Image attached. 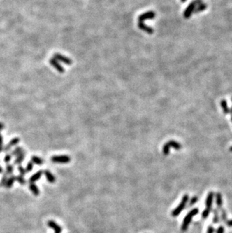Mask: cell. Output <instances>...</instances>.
Instances as JSON below:
<instances>
[{
	"mask_svg": "<svg viewBox=\"0 0 232 233\" xmlns=\"http://www.w3.org/2000/svg\"><path fill=\"white\" fill-rule=\"evenodd\" d=\"M214 232H215V230H214L213 226H209L208 228H207V233H214Z\"/></svg>",
	"mask_w": 232,
	"mask_h": 233,
	"instance_id": "cell-32",
	"label": "cell"
},
{
	"mask_svg": "<svg viewBox=\"0 0 232 233\" xmlns=\"http://www.w3.org/2000/svg\"><path fill=\"white\" fill-rule=\"evenodd\" d=\"M48 226L55 230V233H61L62 228L57 223L53 220L48 221Z\"/></svg>",
	"mask_w": 232,
	"mask_h": 233,
	"instance_id": "cell-10",
	"label": "cell"
},
{
	"mask_svg": "<svg viewBox=\"0 0 232 233\" xmlns=\"http://www.w3.org/2000/svg\"><path fill=\"white\" fill-rule=\"evenodd\" d=\"M171 147L174 148L176 150H180V149H182V145L177 141H175V140H170L167 143L164 145L163 149H162V152H163V154L164 155H167L170 153V149Z\"/></svg>",
	"mask_w": 232,
	"mask_h": 233,
	"instance_id": "cell-5",
	"label": "cell"
},
{
	"mask_svg": "<svg viewBox=\"0 0 232 233\" xmlns=\"http://www.w3.org/2000/svg\"><path fill=\"white\" fill-rule=\"evenodd\" d=\"M2 172H3V168L2 167H0V174L2 173Z\"/></svg>",
	"mask_w": 232,
	"mask_h": 233,
	"instance_id": "cell-36",
	"label": "cell"
},
{
	"mask_svg": "<svg viewBox=\"0 0 232 233\" xmlns=\"http://www.w3.org/2000/svg\"><path fill=\"white\" fill-rule=\"evenodd\" d=\"M198 198L197 196H193L191 199H190V202H189V206L190 207H191V206H193L194 204H195L197 202H198Z\"/></svg>",
	"mask_w": 232,
	"mask_h": 233,
	"instance_id": "cell-27",
	"label": "cell"
},
{
	"mask_svg": "<svg viewBox=\"0 0 232 233\" xmlns=\"http://www.w3.org/2000/svg\"><path fill=\"white\" fill-rule=\"evenodd\" d=\"M155 17V13L152 11H148L146 13H144L143 15H140L138 18V20L140 21H143L145 20H151V19H154Z\"/></svg>",
	"mask_w": 232,
	"mask_h": 233,
	"instance_id": "cell-9",
	"label": "cell"
},
{
	"mask_svg": "<svg viewBox=\"0 0 232 233\" xmlns=\"http://www.w3.org/2000/svg\"><path fill=\"white\" fill-rule=\"evenodd\" d=\"M225 232V229L222 226H219L218 227L217 231H216V233H224Z\"/></svg>",
	"mask_w": 232,
	"mask_h": 233,
	"instance_id": "cell-33",
	"label": "cell"
},
{
	"mask_svg": "<svg viewBox=\"0 0 232 233\" xmlns=\"http://www.w3.org/2000/svg\"><path fill=\"white\" fill-rule=\"evenodd\" d=\"M23 152H24L23 148L17 147L14 151H12V153H11V155H16L17 156V155H18L19 154H20V153H23Z\"/></svg>",
	"mask_w": 232,
	"mask_h": 233,
	"instance_id": "cell-23",
	"label": "cell"
},
{
	"mask_svg": "<svg viewBox=\"0 0 232 233\" xmlns=\"http://www.w3.org/2000/svg\"><path fill=\"white\" fill-rule=\"evenodd\" d=\"M220 105H221L223 113H224L225 115H228V114L230 113V109H229V106H228V103H227L226 100H222Z\"/></svg>",
	"mask_w": 232,
	"mask_h": 233,
	"instance_id": "cell-13",
	"label": "cell"
},
{
	"mask_svg": "<svg viewBox=\"0 0 232 233\" xmlns=\"http://www.w3.org/2000/svg\"><path fill=\"white\" fill-rule=\"evenodd\" d=\"M29 190H30V191L33 192V194L34 195H39V190H38V186L36 185V184L34 183H30L29 184Z\"/></svg>",
	"mask_w": 232,
	"mask_h": 233,
	"instance_id": "cell-18",
	"label": "cell"
},
{
	"mask_svg": "<svg viewBox=\"0 0 232 233\" xmlns=\"http://www.w3.org/2000/svg\"><path fill=\"white\" fill-rule=\"evenodd\" d=\"M11 155H9V154H7V155H6V156H5V159H4V161H5V162H6V164H8V162L11 161Z\"/></svg>",
	"mask_w": 232,
	"mask_h": 233,
	"instance_id": "cell-30",
	"label": "cell"
},
{
	"mask_svg": "<svg viewBox=\"0 0 232 233\" xmlns=\"http://www.w3.org/2000/svg\"><path fill=\"white\" fill-rule=\"evenodd\" d=\"M8 175L7 174L4 173L3 174V177H2V180H1V182H0V185L2 186H6V182H7L8 180Z\"/></svg>",
	"mask_w": 232,
	"mask_h": 233,
	"instance_id": "cell-24",
	"label": "cell"
},
{
	"mask_svg": "<svg viewBox=\"0 0 232 233\" xmlns=\"http://www.w3.org/2000/svg\"><path fill=\"white\" fill-rule=\"evenodd\" d=\"M20 138H18V137H15V138H13L12 140L10 141L9 143H8V144L7 146H6V147L4 148V151L5 152H7L10 149H11L12 146H15V145H17V144L19 142H20Z\"/></svg>",
	"mask_w": 232,
	"mask_h": 233,
	"instance_id": "cell-11",
	"label": "cell"
},
{
	"mask_svg": "<svg viewBox=\"0 0 232 233\" xmlns=\"http://www.w3.org/2000/svg\"><path fill=\"white\" fill-rule=\"evenodd\" d=\"M225 224H226L227 226H229V227H232V220H227L226 222H225Z\"/></svg>",
	"mask_w": 232,
	"mask_h": 233,
	"instance_id": "cell-34",
	"label": "cell"
},
{
	"mask_svg": "<svg viewBox=\"0 0 232 233\" xmlns=\"http://www.w3.org/2000/svg\"><path fill=\"white\" fill-rule=\"evenodd\" d=\"M51 159L54 163L60 164H66L71 161V158L69 155H54Z\"/></svg>",
	"mask_w": 232,
	"mask_h": 233,
	"instance_id": "cell-6",
	"label": "cell"
},
{
	"mask_svg": "<svg viewBox=\"0 0 232 233\" xmlns=\"http://www.w3.org/2000/svg\"><path fill=\"white\" fill-rule=\"evenodd\" d=\"M189 195H187V194H185V195H184L183 196H182L180 204H179V205H178L177 207H176V208L172 211L173 217H176L181 213V212L185 208V207H186V204L187 202H189Z\"/></svg>",
	"mask_w": 232,
	"mask_h": 233,
	"instance_id": "cell-3",
	"label": "cell"
},
{
	"mask_svg": "<svg viewBox=\"0 0 232 233\" xmlns=\"http://www.w3.org/2000/svg\"><path fill=\"white\" fill-rule=\"evenodd\" d=\"M4 127H4V125L2 124V123L0 122V131H1V130H3Z\"/></svg>",
	"mask_w": 232,
	"mask_h": 233,
	"instance_id": "cell-35",
	"label": "cell"
},
{
	"mask_svg": "<svg viewBox=\"0 0 232 233\" xmlns=\"http://www.w3.org/2000/svg\"><path fill=\"white\" fill-rule=\"evenodd\" d=\"M3 150V137L0 134V153Z\"/></svg>",
	"mask_w": 232,
	"mask_h": 233,
	"instance_id": "cell-31",
	"label": "cell"
},
{
	"mask_svg": "<svg viewBox=\"0 0 232 233\" xmlns=\"http://www.w3.org/2000/svg\"><path fill=\"white\" fill-rule=\"evenodd\" d=\"M213 199L214 192L212 191L210 192L207 196L206 202H205V208L203 210V211L202 212V217H203V219H207L209 217L210 213L211 211H212Z\"/></svg>",
	"mask_w": 232,
	"mask_h": 233,
	"instance_id": "cell-1",
	"label": "cell"
},
{
	"mask_svg": "<svg viewBox=\"0 0 232 233\" xmlns=\"http://www.w3.org/2000/svg\"><path fill=\"white\" fill-rule=\"evenodd\" d=\"M53 57H55L57 60L61 61V62H63L64 64H67V65H71V64H73V60H71L70 58H69L67 57L64 56V55H60V53L55 54V55H54Z\"/></svg>",
	"mask_w": 232,
	"mask_h": 233,
	"instance_id": "cell-7",
	"label": "cell"
},
{
	"mask_svg": "<svg viewBox=\"0 0 232 233\" xmlns=\"http://www.w3.org/2000/svg\"><path fill=\"white\" fill-rule=\"evenodd\" d=\"M33 163L32 162V161L29 162H28L27 165V168H26V171H27V172H30L32 170H33Z\"/></svg>",
	"mask_w": 232,
	"mask_h": 233,
	"instance_id": "cell-28",
	"label": "cell"
},
{
	"mask_svg": "<svg viewBox=\"0 0 232 233\" xmlns=\"http://www.w3.org/2000/svg\"><path fill=\"white\" fill-rule=\"evenodd\" d=\"M229 151L231 152V153H232V146H231V147L229 148Z\"/></svg>",
	"mask_w": 232,
	"mask_h": 233,
	"instance_id": "cell-38",
	"label": "cell"
},
{
	"mask_svg": "<svg viewBox=\"0 0 232 233\" xmlns=\"http://www.w3.org/2000/svg\"><path fill=\"white\" fill-rule=\"evenodd\" d=\"M44 174H45L46 179H47V180L48 181L49 183H54L56 181V178H55V177L52 174H51V172H50L49 171L45 170V171H44Z\"/></svg>",
	"mask_w": 232,
	"mask_h": 233,
	"instance_id": "cell-14",
	"label": "cell"
},
{
	"mask_svg": "<svg viewBox=\"0 0 232 233\" xmlns=\"http://www.w3.org/2000/svg\"><path fill=\"white\" fill-rule=\"evenodd\" d=\"M198 213H199V209L197 208H193L192 210H191L190 211L187 213L186 216H185V218H184L183 222H182V226H181L182 231L185 232L187 230H188V228H189L191 222V220H192V218L194 217V216H195V215L198 214Z\"/></svg>",
	"mask_w": 232,
	"mask_h": 233,
	"instance_id": "cell-2",
	"label": "cell"
},
{
	"mask_svg": "<svg viewBox=\"0 0 232 233\" xmlns=\"http://www.w3.org/2000/svg\"><path fill=\"white\" fill-rule=\"evenodd\" d=\"M16 181V177L15 176H11L8 179L7 182H6V187L8 188V189H10V188L12 187L13 184Z\"/></svg>",
	"mask_w": 232,
	"mask_h": 233,
	"instance_id": "cell-19",
	"label": "cell"
},
{
	"mask_svg": "<svg viewBox=\"0 0 232 233\" xmlns=\"http://www.w3.org/2000/svg\"><path fill=\"white\" fill-rule=\"evenodd\" d=\"M207 8V4L203 3V2H202V3H201L200 5H198V6H197V8H195V10H194V14H198V13H200V12H202V11H204L206 8Z\"/></svg>",
	"mask_w": 232,
	"mask_h": 233,
	"instance_id": "cell-17",
	"label": "cell"
},
{
	"mask_svg": "<svg viewBox=\"0 0 232 233\" xmlns=\"http://www.w3.org/2000/svg\"><path fill=\"white\" fill-rule=\"evenodd\" d=\"M222 195L220 192H217L216 194V204L217 209L221 210L222 207Z\"/></svg>",
	"mask_w": 232,
	"mask_h": 233,
	"instance_id": "cell-12",
	"label": "cell"
},
{
	"mask_svg": "<svg viewBox=\"0 0 232 233\" xmlns=\"http://www.w3.org/2000/svg\"><path fill=\"white\" fill-rule=\"evenodd\" d=\"M231 121L232 122V114H231Z\"/></svg>",
	"mask_w": 232,
	"mask_h": 233,
	"instance_id": "cell-40",
	"label": "cell"
},
{
	"mask_svg": "<svg viewBox=\"0 0 232 233\" xmlns=\"http://www.w3.org/2000/svg\"><path fill=\"white\" fill-rule=\"evenodd\" d=\"M212 213H213V218H212V222H213L214 224H218L219 223L220 220V217H219V211L218 209H214L212 211Z\"/></svg>",
	"mask_w": 232,
	"mask_h": 233,
	"instance_id": "cell-16",
	"label": "cell"
},
{
	"mask_svg": "<svg viewBox=\"0 0 232 233\" xmlns=\"http://www.w3.org/2000/svg\"><path fill=\"white\" fill-rule=\"evenodd\" d=\"M49 63L51 64V65L53 67L55 68V69H56L60 73H64V67H63L62 66H60V64L58 63V60H57L55 57H52L51 59H50V60H49Z\"/></svg>",
	"mask_w": 232,
	"mask_h": 233,
	"instance_id": "cell-8",
	"label": "cell"
},
{
	"mask_svg": "<svg viewBox=\"0 0 232 233\" xmlns=\"http://www.w3.org/2000/svg\"><path fill=\"white\" fill-rule=\"evenodd\" d=\"M221 220L223 223H225L228 220H227V212L226 210L225 209H222V208L221 210Z\"/></svg>",
	"mask_w": 232,
	"mask_h": 233,
	"instance_id": "cell-22",
	"label": "cell"
},
{
	"mask_svg": "<svg viewBox=\"0 0 232 233\" xmlns=\"http://www.w3.org/2000/svg\"><path fill=\"white\" fill-rule=\"evenodd\" d=\"M202 0H194L192 2L189 4V6H187V8H185V11L183 13V16L185 19L190 18V17L191 16L193 13H194V10L197 8V6L198 5H200L201 3H202Z\"/></svg>",
	"mask_w": 232,
	"mask_h": 233,
	"instance_id": "cell-4",
	"label": "cell"
},
{
	"mask_svg": "<svg viewBox=\"0 0 232 233\" xmlns=\"http://www.w3.org/2000/svg\"><path fill=\"white\" fill-rule=\"evenodd\" d=\"M16 180L19 183L21 184V185H24V184L26 183L25 179H24V177L21 176V175H19V176L16 177Z\"/></svg>",
	"mask_w": 232,
	"mask_h": 233,
	"instance_id": "cell-26",
	"label": "cell"
},
{
	"mask_svg": "<svg viewBox=\"0 0 232 233\" xmlns=\"http://www.w3.org/2000/svg\"><path fill=\"white\" fill-rule=\"evenodd\" d=\"M24 157H25V151L21 153L20 154H19L18 155H17V159L15 161V164H20L21 162L24 161Z\"/></svg>",
	"mask_w": 232,
	"mask_h": 233,
	"instance_id": "cell-20",
	"label": "cell"
},
{
	"mask_svg": "<svg viewBox=\"0 0 232 233\" xmlns=\"http://www.w3.org/2000/svg\"><path fill=\"white\" fill-rule=\"evenodd\" d=\"M180 1H181L182 2H186V0H180Z\"/></svg>",
	"mask_w": 232,
	"mask_h": 233,
	"instance_id": "cell-39",
	"label": "cell"
},
{
	"mask_svg": "<svg viewBox=\"0 0 232 233\" xmlns=\"http://www.w3.org/2000/svg\"><path fill=\"white\" fill-rule=\"evenodd\" d=\"M13 171H14V168H13V166L11 165V164H7L6 166V170L5 173L7 174L8 175H10L13 173Z\"/></svg>",
	"mask_w": 232,
	"mask_h": 233,
	"instance_id": "cell-25",
	"label": "cell"
},
{
	"mask_svg": "<svg viewBox=\"0 0 232 233\" xmlns=\"http://www.w3.org/2000/svg\"><path fill=\"white\" fill-rule=\"evenodd\" d=\"M231 101H232V97H231ZM230 113H231V115L232 114V107L231 108V109H230Z\"/></svg>",
	"mask_w": 232,
	"mask_h": 233,
	"instance_id": "cell-37",
	"label": "cell"
},
{
	"mask_svg": "<svg viewBox=\"0 0 232 233\" xmlns=\"http://www.w3.org/2000/svg\"><path fill=\"white\" fill-rule=\"evenodd\" d=\"M18 171H19V173H20V175H21V176H23V177H24V175L26 174V173H27V171H26L25 168H23L21 165H19Z\"/></svg>",
	"mask_w": 232,
	"mask_h": 233,
	"instance_id": "cell-29",
	"label": "cell"
},
{
	"mask_svg": "<svg viewBox=\"0 0 232 233\" xmlns=\"http://www.w3.org/2000/svg\"><path fill=\"white\" fill-rule=\"evenodd\" d=\"M42 173H43V172H42V171H38V172H36V173L35 174H33V176L29 178V182L30 183H34L35 182L38 181V180L41 178V177H42Z\"/></svg>",
	"mask_w": 232,
	"mask_h": 233,
	"instance_id": "cell-15",
	"label": "cell"
},
{
	"mask_svg": "<svg viewBox=\"0 0 232 233\" xmlns=\"http://www.w3.org/2000/svg\"><path fill=\"white\" fill-rule=\"evenodd\" d=\"M31 161L33 162V164H36L38 165H41V164H43V160H42L41 158L39 157L36 156V155H33L31 158Z\"/></svg>",
	"mask_w": 232,
	"mask_h": 233,
	"instance_id": "cell-21",
	"label": "cell"
}]
</instances>
